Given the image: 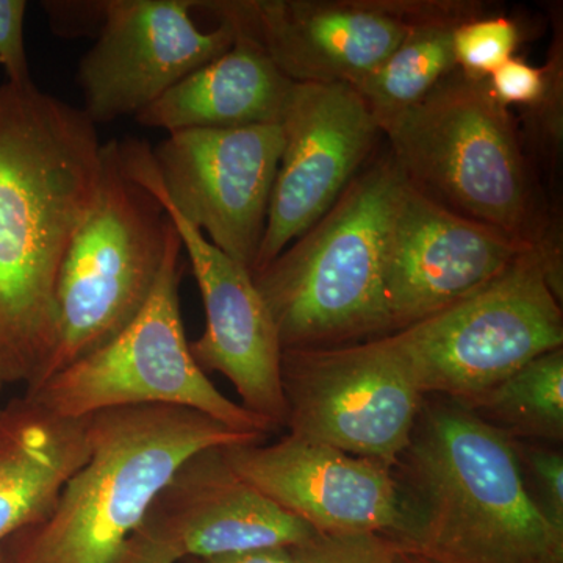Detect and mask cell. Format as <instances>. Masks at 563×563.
I'll list each match as a JSON object with an SVG mask.
<instances>
[{"instance_id":"1","label":"cell","mask_w":563,"mask_h":563,"mask_svg":"<svg viewBox=\"0 0 563 563\" xmlns=\"http://www.w3.org/2000/svg\"><path fill=\"white\" fill-rule=\"evenodd\" d=\"M98 125L36 85H0V380L33 387L58 343L62 263L102 172Z\"/></svg>"},{"instance_id":"2","label":"cell","mask_w":563,"mask_h":563,"mask_svg":"<svg viewBox=\"0 0 563 563\" xmlns=\"http://www.w3.org/2000/svg\"><path fill=\"white\" fill-rule=\"evenodd\" d=\"M432 398L391 468L406 517L398 542L433 563H563V532L532 501L515 440Z\"/></svg>"},{"instance_id":"3","label":"cell","mask_w":563,"mask_h":563,"mask_svg":"<svg viewBox=\"0 0 563 563\" xmlns=\"http://www.w3.org/2000/svg\"><path fill=\"white\" fill-rule=\"evenodd\" d=\"M268 437L232 431L184 407H121L91 415L87 462L43 520L2 544L9 563H113L188 457Z\"/></svg>"},{"instance_id":"4","label":"cell","mask_w":563,"mask_h":563,"mask_svg":"<svg viewBox=\"0 0 563 563\" xmlns=\"http://www.w3.org/2000/svg\"><path fill=\"white\" fill-rule=\"evenodd\" d=\"M380 133L399 176L422 196L525 246L561 254L523 136L487 79L454 70Z\"/></svg>"},{"instance_id":"5","label":"cell","mask_w":563,"mask_h":563,"mask_svg":"<svg viewBox=\"0 0 563 563\" xmlns=\"http://www.w3.org/2000/svg\"><path fill=\"white\" fill-rule=\"evenodd\" d=\"M398 181L390 155L365 166L321 220L252 274L282 350L340 346L390 333L385 247Z\"/></svg>"},{"instance_id":"6","label":"cell","mask_w":563,"mask_h":563,"mask_svg":"<svg viewBox=\"0 0 563 563\" xmlns=\"http://www.w3.org/2000/svg\"><path fill=\"white\" fill-rule=\"evenodd\" d=\"M388 335L421 395L472 401L563 346L561 255L531 247L468 298Z\"/></svg>"},{"instance_id":"7","label":"cell","mask_w":563,"mask_h":563,"mask_svg":"<svg viewBox=\"0 0 563 563\" xmlns=\"http://www.w3.org/2000/svg\"><path fill=\"white\" fill-rule=\"evenodd\" d=\"M172 233L161 201L122 168L118 140L103 143L98 196L58 276L57 347L36 385L106 346L139 317Z\"/></svg>"},{"instance_id":"8","label":"cell","mask_w":563,"mask_h":563,"mask_svg":"<svg viewBox=\"0 0 563 563\" xmlns=\"http://www.w3.org/2000/svg\"><path fill=\"white\" fill-rule=\"evenodd\" d=\"M181 254L173 225L162 272L139 317L106 346L27 388L25 396L68 418L121 407L169 406L196 410L236 432H276L222 395L192 358L181 321Z\"/></svg>"},{"instance_id":"9","label":"cell","mask_w":563,"mask_h":563,"mask_svg":"<svg viewBox=\"0 0 563 563\" xmlns=\"http://www.w3.org/2000/svg\"><path fill=\"white\" fill-rule=\"evenodd\" d=\"M125 174L252 273L282 150L280 124L187 129L158 146L118 141Z\"/></svg>"},{"instance_id":"10","label":"cell","mask_w":563,"mask_h":563,"mask_svg":"<svg viewBox=\"0 0 563 563\" xmlns=\"http://www.w3.org/2000/svg\"><path fill=\"white\" fill-rule=\"evenodd\" d=\"M288 435L393 468L420 417L424 395L390 335L282 352Z\"/></svg>"},{"instance_id":"11","label":"cell","mask_w":563,"mask_h":563,"mask_svg":"<svg viewBox=\"0 0 563 563\" xmlns=\"http://www.w3.org/2000/svg\"><path fill=\"white\" fill-rule=\"evenodd\" d=\"M424 0L198 2L257 43L295 84L354 87L396 49Z\"/></svg>"},{"instance_id":"12","label":"cell","mask_w":563,"mask_h":563,"mask_svg":"<svg viewBox=\"0 0 563 563\" xmlns=\"http://www.w3.org/2000/svg\"><path fill=\"white\" fill-rule=\"evenodd\" d=\"M196 7L195 0H107L106 22L77 68L81 110L92 124L136 117L231 49V25L201 31L191 18Z\"/></svg>"},{"instance_id":"13","label":"cell","mask_w":563,"mask_h":563,"mask_svg":"<svg viewBox=\"0 0 563 563\" xmlns=\"http://www.w3.org/2000/svg\"><path fill=\"white\" fill-rule=\"evenodd\" d=\"M280 125L284 150L252 274L328 213L380 135L358 92L344 84H295Z\"/></svg>"},{"instance_id":"14","label":"cell","mask_w":563,"mask_h":563,"mask_svg":"<svg viewBox=\"0 0 563 563\" xmlns=\"http://www.w3.org/2000/svg\"><path fill=\"white\" fill-rule=\"evenodd\" d=\"M531 246L466 220L399 176L385 247V307L390 333L468 298Z\"/></svg>"},{"instance_id":"15","label":"cell","mask_w":563,"mask_h":563,"mask_svg":"<svg viewBox=\"0 0 563 563\" xmlns=\"http://www.w3.org/2000/svg\"><path fill=\"white\" fill-rule=\"evenodd\" d=\"M246 483L324 536L377 533L401 540V493L391 468L325 444L285 435L222 448Z\"/></svg>"},{"instance_id":"16","label":"cell","mask_w":563,"mask_h":563,"mask_svg":"<svg viewBox=\"0 0 563 563\" xmlns=\"http://www.w3.org/2000/svg\"><path fill=\"white\" fill-rule=\"evenodd\" d=\"M161 203L190 261L206 310V329L190 342L192 358L203 373L222 374L235 387L247 412L268 422L274 431L284 429V350L252 273L218 250L172 207Z\"/></svg>"},{"instance_id":"17","label":"cell","mask_w":563,"mask_h":563,"mask_svg":"<svg viewBox=\"0 0 563 563\" xmlns=\"http://www.w3.org/2000/svg\"><path fill=\"white\" fill-rule=\"evenodd\" d=\"M141 525L172 544L180 561L292 550L318 533L246 483L222 448L199 451L181 463Z\"/></svg>"},{"instance_id":"18","label":"cell","mask_w":563,"mask_h":563,"mask_svg":"<svg viewBox=\"0 0 563 563\" xmlns=\"http://www.w3.org/2000/svg\"><path fill=\"white\" fill-rule=\"evenodd\" d=\"M88 455V417H62L25 395L0 406V547L49 514Z\"/></svg>"},{"instance_id":"19","label":"cell","mask_w":563,"mask_h":563,"mask_svg":"<svg viewBox=\"0 0 563 563\" xmlns=\"http://www.w3.org/2000/svg\"><path fill=\"white\" fill-rule=\"evenodd\" d=\"M292 87L257 43L235 32L231 49L174 85L135 120L168 133L280 124Z\"/></svg>"},{"instance_id":"20","label":"cell","mask_w":563,"mask_h":563,"mask_svg":"<svg viewBox=\"0 0 563 563\" xmlns=\"http://www.w3.org/2000/svg\"><path fill=\"white\" fill-rule=\"evenodd\" d=\"M479 3L424 0L401 43L354 90L379 129L417 106L457 70L453 36L457 25L477 16Z\"/></svg>"},{"instance_id":"21","label":"cell","mask_w":563,"mask_h":563,"mask_svg":"<svg viewBox=\"0 0 563 563\" xmlns=\"http://www.w3.org/2000/svg\"><path fill=\"white\" fill-rule=\"evenodd\" d=\"M459 406L518 442L562 444L563 347L533 358L490 390Z\"/></svg>"},{"instance_id":"22","label":"cell","mask_w":563,"mask_h":563,"mask_svg":"<svg viewBox=\"0 0 563 563\" xmlns=\"http://www.w3.org/2000/svg\"><path fill=\"white\" fill-rule=\"evenodd\" d=\"M520 43V25L510 18H472L454 31L455 65L466 76L487 79L514 57Z\"/></svg>"},{"instance_id":"23","label":"cell","mask_w":563,"mask_h":563,"mask_svg":"<svg viewBox=\"0 0 563 563\" xmlns=\"http://www.w3.org/2000/svg\"><path fill=\"white\" fill-rule=\"evenodd\" d=\"M525 484L532 501L563 532V455L542 444L515 440Z\"/></svg>"},{"instance_id":"24","label":"cell","mask_w":563,"mask_h":563,"mask_svg":"<svg viewBox=\"0 0 563 563\" xmlns=\"http://www.w3.org/2000/svg\"><path fill=\"white\" fill-rule=\"evenodd\" d=\"M291 554L295 563H395L396 540L377 533H317Z\"/></svg>"},{"instance_id":"25","label":"cell","mask_w":563,"mask_h":563,"mask_svg":"<svg viewBox=\"0 0 563 563\" xmlns=\"http://www.w3.org/2000/svg\"><path fill=\"white\" fill-rule=\"evenodd\" d=\"M561 60L562 55H559V58L555 55L551 65L537 68L520 58H510L487 77L493 98L507 109L510 106L533 109L547 98L551 88L562 80V66L559 65L558 68Z\"/></svg>"},{"instance_id":"26","label":"cell","mask_w":563,"mask_h":563,"mask_svg":"<svg viewBox=\"0 0 563 563\" xmlns=\"http://www.w3.org/2000/svg\"><path fill=\"white\" fill-rule=\"evenodd\" d=\"M25 0H0V66L7 81L16 87L33 85L24 41Z\"/></svg>"},{"instance_id":"27","label":"cell","mask_w":563,"mask_h":563,"mask_svg":"<svg viewBox=\"0 0 563 563\" xmlns=\"http://www.w3.org/2000/svg\"><path fill=\"white\" fill-rule=\"evenodd\" d=\"M52 32L63 38L98 36L107 16V0H51L43 2Z\"/></svg>"},{"instance_id":"28","label":"cell","mask_w":563,"mask_h":563,"mask_svg":"<svg viewBox=\"0 0 563 563\" xmlns=\"http://www.w3.org/2000/svg\"><path fill=\"white\" fill-rule=\"evenodd\" d=\"M179 554L147 526L141 525L113 563H179Z\"/></svg>"},{"instance_id":"29","label":"cell","mask_w":563,"mask_h":563,"mask_svg":"<svg viewBox=\"0 0 563 563\" xmlns=\"http://www.w3.org/2000/svg\"><path fill=\"white\" fill-rule=\"evenodd\" d=\"M179 563H295V559H292L291 550L274 548V550L217 555V558L184 559Z\"/></svg>"},{"instance_id":"30","label":"cell","mask_w":563,"mask_h":563,"mask_svg":"<svg viewBox=\"0 0 563 563\" xmlns=\"http://www.w3.org/2000/svg\"><path fill=\"white\" fill-rule=\"evenodd\" d=\"M395 563H433L426 559L424 555L415 553V551L409 550V548L402 547L401 543L396 540V554H395Z\"/></svg>"},{"instance_id":"31","label":"cell","mask_w":563,"mask_h":563,"mask_svg":"<svg viewBox=\"0 0 563 563\" xmlns=\"http://www.w3.org/2000/svg\"><path fill=\"white\" fill-rule=\"evenodd\" d=\"M0 563H9V558H7L5 550L3 547H0Z\"/></svg>"},{"instance_id":"32","label":"cell","mask_w":563,"mask_h":563,"mask_svg":"<svg viewBox=\"0 0 563 563\" xmlns=\"http://www.w3.org/2000/svg\"><path fill=\"white\" fill-rule=\"evenodd\" d=\"M5 387V385L2 384V380H0V391H2V388Z\"/></svg>"}]
</instances>
